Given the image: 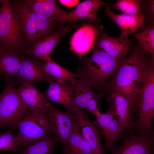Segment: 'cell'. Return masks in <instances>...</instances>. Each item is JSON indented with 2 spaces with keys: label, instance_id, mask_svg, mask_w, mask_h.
<instances>
[{
  "label": "cell",
  "instance_id": "cell-21",
  "mask_svg": "<svg viewBox=\"0 0 154 154\" xmlns=\"http://www.w3.org/2000/svg\"><path fill=\"white\" fill-rule=\"evenodd\" d=\"M17 90L22 100L29 107L42 113L49 111V102L47 101L43 94L32 84L21 85Z\"/></svg>",
  "mask_w": 154,
  "mask_h": 154
},
{
  "label": "cell",
  "instance_id": "cell-19",
  "mask_svg": "<svg viewBox=\"0 0 154 154\" xmlns=\"http://www.w3.org/2000/svg\"><path fill=\"white\" fill-rule=\"evenodd\" d=\"M21 59L19 53L0 49V75L5 82H11L14 85L18 84Z\"/></svg>",
  "mask_w": 154,
  "mask_h": 154
},
{
  "label": "cell",
  "instance_id": "cell-20",
  "mask_svg": "<svg viewBox=\"0 0 154 154\" xmlns=\"http://www.w3.org/2000/svg\"><path fill=\"white\" fill-rule=\"evenodd\" d=\"M105 11L107 15L110 17L120 28L121 33L120 36L128 38L129 33H133L139 28L144 26V14L132 16L126 14H117L114 13L108 6L106 7Z\"/></svg>",
  "mask_w": 154,
  "mask_h": 154
},
{
  "label": "cell",
  "instance_id": "cell-9",
  "mask_svg": "<svg viewBox=\"0 0 154 154\" xmlns=\"http://www.w3.org/2000/svg\"><path fill=\"white\" fill-rule=\"evenodd\" d=\"M44 64L36 57L31 58L21 55L17 80V83L22 85L44 81L49 84L55 82L54 79L46 72Z\"/></svg>",
  "mask_w": 154,
  "mask_h": 154
},
{
  "label": "cell",
  "instance_id": "cell-14",
  "mask_svg": "<svg viewBox=\"0 0 154 154\" xmlns=\"http://www.w3.org/2000/svg\"><path fill=\"white\" fill-rule=\"evenodd\" d=\"M43 94L46 100L62 105L66 111L72 112L74 89L72 84L53 82L49 84L47 89Z\"/></svg>",
  "mask_w": 154,
  "mask_h": 154
},
{
  "label": "cell",
  "instance_id": "cell-26",
  "mask_svg": "<svg viewBox=\"0 0 154 154\" xmlns=\"http://www.w3.org/2000/svg\"><path fill=\"white\" fill-rule=\"evenodd\" d=\"M46 72L57 82H66L72 81L77 77L75 73L70 71L55 62L54 60L46 62L44 64Z\"/></svg>",
  "mask_w": 154,
  "mask_h": 154
},
{
  "label": "cell",
  "instance_id": "cell-28",
  "mask_svg": "<svg viewBox=\"0 0 154 154\" xmlns=\"http://www.w3.org/2000/svg\"><path fill=\"white\" fill-rule=\"evenodd\" d=\"M113 8L128 15H138L142 14L141 2L140 0H117L113 4Z\"/></svg>",
  "mask_w": 154,
  "mask_h": 154
},
{
  "label": "cell",
  "instance_id": "cell-24",
  "mask_svg": "<svg viewBox=\"0 0 154 154\" xmlns=\"http://www.w3.org/2000/svg\"><path fill=\"white\" fill-rule=\"evenodd\" d=\"M63 154H94L84 139L77 122L67 142L63 146Z\"/></svg>",
  "mask_w": 154,
  "mask_h": 154
},
{
  "label": "cell",
  "instance_id": "cell-8",
  "mask_svg": "<svg viewBox=\"0 0 154 154\" xmlns=\"http://www.w3.org/2000/svg\"><path fill=\"white\" fill-rule=\"evenodd\" d=\"M112 108L110 105L106 112L101 114L95 120L92 121L105 138V143L103 147L105 152L112 151L116 148L117 141L125 137L120 128Z\"/></svg>",
  "mask_w": 154,
  "mask_h": 154
},
{
  "label": "cell",
  "instance_id": "cell-29",
  "mask_svg": "<svg viewBox=\"0 0 154 154\" xmlns=\"http://www.w3.org/2000/svg\"><path fill=\"white\" fill-rule=\"evenodd\" d=\"M20 145L17 136H15L12 130L0 133V151H5L19 153Z\"/></svg>",
  "mask_w": 154,
  "mask_h": 154
},
{
  "label": "cell",
  "instance_id": "cell-18",
  "mask_svg": "<svg viewBox=\"0 0 154 154\" xmlns=\"http://www.w3.org/2000/svg\"><path fill=\"white\" fill-rule=\"evenodd\" d=\"M111 97L113 101L112 104L115 116L118 122L120 128L124 134L133 132L135 123L130 116L131 105L129 100L117 92H112Z\"/></svg>",
  "mask_w": 154,
  "mask_h": 154
},
{
  "label": "cell",
  "instance_id": "cell-17",
  "mask_svg": "<svg viewBox=\"0 0 154 154\" xmlns=\"http://www.w3.org/2000/svg\"><path fill=\"white\" fill-rule=\"evenodd\" d=\"M109 5L100 0H88L83 1L74 10L60 17L57 22H72L79 19L88 18L97 25L96 21H100L96 15L97 10L103 5Z\"/></svg>",
  "mask_w": 154,
  "mask_h": 154
},
{
  "label": "cell",
  "instance_id": "cell-25",
  "mask_svg": "<svg viewBox=\"0 0 154 154\" xmlns=\"http://www.w3.org/2000/svg\"><path fill=\"white\" fill-rule=\"evenodd\" d=\"M60 142L55 134L48 135L29 144L20 154H51Z\"/></svg>",
  "mask_w": 154,
  "mask_h": 154
},
{
  "label": "cell",
  "instance_id": "cell-5",
  "mask_svg": "<svg viewBox=\"0 0 154 154\" xmlns=\"http://www.w3.org/2000/svg\"><path fill=\"white\" fill-rule=\"evenodd\" d=\"M22 32L29 44L36 43L50 34L54 20L47 19L33 11L25 0L15 1Z\"/></svg>",
  "mask_w": 154,
  "mask_h": 154
},
{
  "label": "cell",
  "instance_id": "cell-31",
  "mask_svg": "<svg viewBox=\"0 0 154 154\" xmlns=\"http://www.w3.org/2000/svg\"><path fill=\"white\" fill-rule=\"evenodd\" d=\"M10 1L9 0H0V3L2 5L9 3Z\"/></svg>",
  "mask_w": 154,
  "mask_h": 154
},
{
  "label": "cell",
  "instance_id": "cell-16",
  "mask_svg": "<svg viewBox=\"0 0 154 154\" xmlns=\"http://www.w3.org/2000/svg\"><path fill=\"white\" fill-rule=\"evenodd\" d=\"M93 45L111 56L120 59L124 58L130 49L128 38L120 36L114 38L103 33Z\"/></svg>",
  "mask_w": 154,
  "mask_h": 154
},
{
  "label": "cell",
  "instance_id": "cell-32",
  "mask_svg": "<svg viewBox=\"0 0 154 154\" xmlns=\"http://www.w3.org/2000/svg\"><path fill=\"white\" fill-rule=\"evenodd\" d=\"M1 9V7H0V11Z\"/></svg>",
  "mask_w": 154,
  "mask_h": 154
},
{
  "label": "cell",
  "instance_id": "cell-4",
  "mask_svg": "<svg viewBox=\"0 0 154 154\" xmlns=\"http://www.w3.org/2000/svg\"><path fill=\"white\" fill-rule=\"evenodd\" d=\"M139 118L134 131L142 135L152 134V121L154 117V62L152 60L145 74L137 99Z\"/></svg>",
  "mask_w": 154,
  "mask_h": 154
},
{
  "label": "cell",
  "instance_id": "cell-22",
  "mask_svg": "<svg viewBox=\"0 0 154 154\" xmlns=\"http://www.w3.org/2000/svg\"><path fill=\"white\" fill-rule=\"evenodd\" d=\"M35 12L45 18L57 22L59 17L66 13L54 0H26Z\"/></svg>",
  "mask_w": 154,
  "mask_h": 154
},
{
  "label": "cell",
  "instance_id": "cell-1",
  "mask_svg": "<svg viewBox=\"0 0 154 154\" xmlns=\"http://www.w3.org/2000/svg\"><path fill=\"white\" fill-rule=\"evenodd\" d=\"M154 56L147 58L145 52L136 50L120 61L111 84L112 92L119 93L129 101L131 107L137 106L139 90Z\"/></svg>",
  "mask_w": 154,
  "mask_h": 154
},
{
  "label": "cell",
  "instance_id": "cell-27",
  "mask_svg": "<svg viewBox=\"0 0 154 154\" xmlns=\"http://www.w3.org/2000/svg\"><path fill=\"white\" fill-rule=\"evenodd\" d=\"M131 35L138 41L142 50L150 52L154 56V28L153 25L145 27L141 32Z\"/></svg>",
  "mask_w": 154,
  "mask_h": 154
},
{
  "label": "cell",
  "instance_id": "cell-12",
  "mask_svg": "<svg viewBox=\"0 0 154 154\" xmlns=\"http://www.w3.org/2000/svg\"><path fill=\"white\" fill-rule=\"evenodd\" d=\"M48 108L52 114L55 133L64 146L69 139L77 121L73 112H62L50 103Z\"/></svg>",
  "mask_w": 154,
  "mask_h": 154
},
{
  "label": "cell",
  "instance_id": "cell-6",
  "mask_svg": "<svg viewBox=\"0 0 154 154\" xmlns=\"http://www.w3.org/2000/svg\"><path fill=\"white\" fill-rule=\"evenodd\" d=\"M17 12L11 3L2 5L0 11V49L25 53V42Z\"/></svg>",
  "mask_w": 154,
  "mask_h": 154
},
{
  "label": "cell",
  "instance_id": "cell-10",
  "mask_svg": "<svg viewBox=\"0 0 154 154\" xmlns=\"http://www.w3.org/2000/svg\"><path fill=\"white\" fill-rule=\"evenodd\" d=\"M72 112L83 137L94 154H106L101 143L102 134L86 111L74 106Z\"/></svg>",
  "mask_w": 154,
  "mask_h": 154
},
{
  "label": "cell",
  "instance_id": "cell-2",
  "mask_svg": "<svg viewBox=\"0 0 154 154\" xmlns=\"http://www.w3.org/2000/svg\"><path fill=\"white\" fill-rule=\"evenodd\" d=\"M121 60L93 45L90 56L83 59L75 73L79 79L92 88L102 91L110 76L116 71Z\"/></svg>",
  "mask_w": 154,
  "mask_h": 154
},
{
  "label": "cell",
  "instance_id": "cell-15",
  "mask_svg": "<svg viewBox=\"0 0 154 154\" xmlns=\"http://www.w3.org/2000/svg\"><path fill=\"white\" fill-rule=\"evenodd\" d=\"M71 29L69 26L60 27L58 30L33 45L25 53L41 59L46 63L50 61V54L64 34Z\"/></svg>",
  "mask_w": 154,
  "mask_h": 154
},
{
  "label": "cell",
  "instance_id": "cell-13",
  "mask_svg": "<svg viewBox=\"0 0 154 154\" xmlns=\"http://www.w3.org/2000/svg\"><path fill=\"white\" fill-rule=\"evenodd\" d=\"M98 34L95 27L86 24L79 28L73 35L70 41V49L77 55L80 60L92 47Z\"/></svg>",
  "mask_w": 154,
  "mask_h": 154
},
{
  "label": "cell",
  "instance_id": "cell-7",
  "mask_svg": "<svg viewBox=\"0 0 154 154\" xmlns=\"http://www.w3.org/2000/svg\"><path fill=\"white\" fill-rule=\"evenodd\" d=\"M5 82L4 89L0 94V128H14L25 116L29 107L22 100L14 84Z\"/></svg>",
  "mask_w": 154,
  "mask_h": 154
},
{
  "label": "cell",
  "instance_id": "cell-23",
  "mask_svg": "<svg viewBox=\"0 0 154 154\" xmlns=\"http://www.w3.org/2000/svg\"><path fill=\"white\" fill-rule=\"evenodd\" d=\"M70 83L74 86V89L73 105L85 111L89 100L97 98H101L104 95L102 93L96 94L91 87L79 79H74Z\"/></svg>",
  "mask_w": 154,
  "mask_h": 154
},
{
  "label": "cell",
  "instance_id": "cell-30",
  "mask_svg": "<svg viewBox=\"0 0 154 154\" xmlns=\"http://www.w3.org/2000/svg\"><path fill=\"white\" fill-rule=\"evenodd\" d=\"M59 1L63 5L71 7L77 5L79 3V0H60Z\"/></svg>",
  "mask_w": 154,
  "mask_h": 154
},
{
  "label": "cell",
  "instance_id": "cell-3",
  "mask_svg": "<svg viewBox=\"0 0 154 154\" xmlns=\"http://www.w3.org/2000/svg\"><path fill=\"white\" fill-rule=\"evenodd\" d=\"M17 127L19 143L25 148L48 135L55 134L53 116L49 109L47 112L42 113L30 107Z\"/></svg>",
  "mask_w": 154,
  "mask_h": 154
},
{
  "label": "cell",
  "instance_id": "cell-11",
  "mask_svg": "<svg viewBox=\"0 0 154 154\" xmlns=\"http://www.w3.org/2000/svg\"><path fill=\"white\" fill-rule=\"evenodd\" d=\"M154 140V136L139 137L132 132L111 154H153Z\"/></svg>",
  "mask_w": 154,
  "mask_h": 154
}]
</instances>
